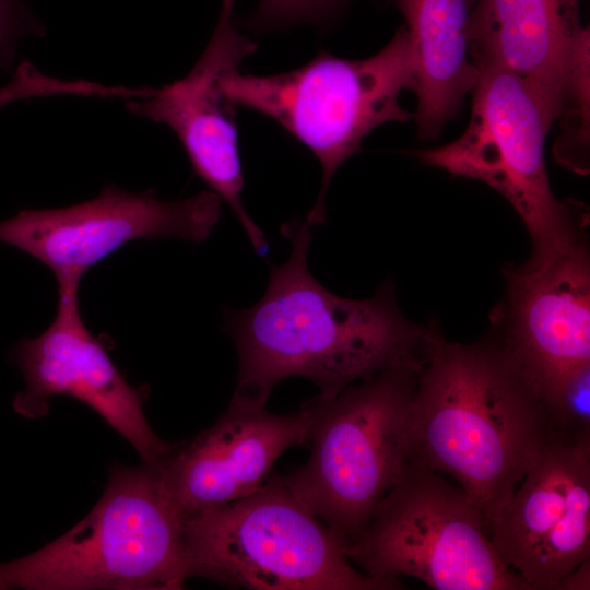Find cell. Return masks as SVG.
<instances>
[{
    "label": "cell",
    "mask_w": 590,
    "mask_h": 590,
    "mask_svg": "<svg viewBox=\"0 0 590 590\" xmlns=\"http://www.w3.org/2000/svg\"><path fill=\"white\" fill-rule=\"evenodd\" d=\"M44 33L43 24L23 0H0V71L12 67L21 39Z\"/></svg>",
    "instance_id": "ffe728a7"
},
{
    "label": "cell",
    "mask_w": 590,
    "mask_h": 590,
    "mask_svg": "<svg viewBox=\"0 0 590 590\" xmlns=\"http://www.w3.org/2000/svg\"><path fill=\"white\" fill-rule=\"evenodd\" d=\"M420 374L404 367L320 394L307 462L281 476L342 545L367 526L386 493L421 459L413 424Z\"/></svg>",
    "instance_id": "5b68a950"
},
{
    "label": "cell",
    "mask_w": 590,
    "mask_h": 590,
    "mask_svg": "<svg viewBox=\"0 0 590 590\" xmlns=\"http://www.w3.org/2000/svg\"><path fill=\"white\" fill-rule=\"evenodd\" d=\"M351 0H260L239 24L253 32L291 28L298 23L329 27Z\"/></svg>",
    "instance_id": "ac0fdd59"
},
{
    "label": "cell",
    "mask_w": 590,
    "mask_h": 590,
    "mask_svg": "<svg viewBox=\"0 0 590 590\" xmlns=\"http://www.w3.org/2000/svg\"><path fill=\"white\" fill-rule=\"evenodd\" d=\"M237 0H222L216 27L203 54L182 79L128 102L133 115L169 127L180 141L196 175L231 208L255 251L266 256L263 232L241 200L245 186L238 150L234 105L225 95L223 79L239 71L257 44L234 25Z\"/></svg>",
    "instance_id": "8fae6325"
},
{
    "label": "cell",
    "mask_w": 590,
    "mask_h": 590,
    "mask_svg": "<svg viewBox=\"0 0 590 590\" xmlns=\"http://www.w3.org/2000/svg\"><path fill=\"white\" fill-rule=\"evenodd\" d=\"M413 424L422 460L476 502L488 531L555 436L539 391L493 332L442 340L418 376Z\"/></svg>",
    "instance_id": "7a4b0ae2"
},
{
    "label": "cell",
    "mask_w": 590,
    "mask_h": 590,
    "mask_svg": "<svg viewBox=\"0 0 590 590\" xmlns=\"http://www.w3.org/2000/svg\"><path fill=\"white\" fill-rule=\"evenodd\" d=\"M188 578L184 517L155 462L111 464L101 499L79 523L0 563V590H175Z\"/></svg>",
    "instance_id": "3957f363"
},
{
    "label": "cell",
    "mask_w": 590,
    "mask_h": 590,
    "mask_svg": "<svg viewBox=\"0 0 590 590\" xmlns=\"http://www.w3.org/2000/svg\"><path fill=\"white\" fill-rule=\"evenodd\" d=\"M188 576L252 590H397L357 569L335 534L281 476L221 508L184 518Z\"/></svg>",
    "instance_id": "8992f818"
},
{
    "label": "cell",
    "mask_w": 590,
    "mask_h": 590,
    "mask_svg": "<svg viewBox=\"0 0 590 590\" xmlns=\"http://www.w3.org/2000/svg\"><path fill=\"white\" fill-rule=\"evenodd\" d=\"M581 0H474L469 21L473 63H491L527 82L555 122L575 49L589 27Z\"/></svg>",
    "instance_id": "9a60e30c"
},
{
    "label": "cell",
    "mask_w": 590,
    "mask_h": 590,
    "mask_svg": "<svg viewBox=\"0 0 590 590\" xmlns=\"http://www.w3.org/2000/svg\"><path fill=\"white\" fill-rule=\"evenodd\" d=\"M590 32L579 40L569 63L558 114L559 133L555 161L576 174L589 173L590 164Z\"/></svg>",
    "instance_id": "e0dca14e"
},
{
    "label": "cell",
    "mask_w": 590,
    "mask_h": 590,
    "mask_svg": "<svg viewBox=\"0 0 590 590\" xmlns=\"http://www.w3.org/2000/svg\"><path fill=\"white\" fill-rule=\"evenodd\" d=\"M470 121L453 142L414 153L453 176L480 180L500 192L521 216L532 252H544L581 225L587 206L558 200L551 188L544 141L553 126L532 87L512 72L475 63Z\"/></svg>",
    "instance_id": "ba28073f"
},
{
    "label": "cell",
    "mask_w": 590,
    "mask_h": 590,
    "mask_svg": "<svg viewBox=\"0 0 590 590\" xmlns=\"http://www.w3.org/2000/svg\"><path fill=\"white\" fill-rule=\"evenodd\" d=\"M318 396L290 414L235 399L208 429L173 444L157 461L163 483L184 518L226 506L258 491L275 460L307 444Z\"/></svg>",
    "instance_id": "5bb4252c"
},
{
    "label": "cell",
    "mask_w": 590,
    "mask_h": 590,
    "mask_svg": "<svg viewBox=\"0 0 590 590\" xmlns=\"http://www.w3.org/2000/svg\"><path fill=\"white\" fill-rule=\"evenodd\" d=\"M79 290L58 291L55 317L38 337L20 341L11 358L25 388L13 399L15 413L44 417L52 397L79 400L127 439L142 462H154L172 449L150 426L143 411V389L132 387L101 341L86 327L79 307Z\"/></svg>",
    "instance_id": "7c38bea8"
},
{
    "label": "cell",
    "mask_w": 590,
    "mask_h": 590,
    "mask_svg": "<svg viewBox=\"0 0 590 590\" xmlns=\"http://www.w3.org/2000/svg\"><path fill=\"white\" fill-rule=\"evenodd\" d=\"M343 550L376 578L409 576L436 590H530L502 559L476 502L422 458Z\"/></svg>",
    "instance_id": "52a82bcc"
},
{
    "label": "cell",
    "mask_w": 590,
    "mask_h": 590,
    "mask_svg": "<svg viewBox=\"0 0 590 590\" xmlns=\"http://www.w3.org/2000/svg\"><path fill=\"white\" fill-rule=\"evenodd\" d=\"M586 226L555 247L504 269L506 294L492 332L545 406L564 381L590 365V259Z\"/></svg>",
    "instance_id": "30bf717a"
},
{
    "label": "cell",
    "mask_w": 590,
    "mask_h": 590,
    "mask_svg": "<svg viewBox=\"0 0 590 590\" xmlns=\"http://www.w3.org/2000/svg\"><path fill=\"white\" fill-rule=\"evenodd\" d=\"M310 227L297 219L284 223L292 251L282 264H269L261 299L244 310L224 309L223 328L239 362L232 399L266 405L276 384L300 376L330 400L389 368L422 374L444 340L403 317L390 282L366 299L328 291L308 269Z\"/></svg>",
    "instance_id": "6da1fadb"
},
{
    "label": "cell",
    "mask_w": 590,
    "mask_h": 590,
    "mask_svg": "<svg viewBox=\"0 0 590 590\" xmlns=\"http://www.w3.org/2000/svg\"><path fill=\"white\" fill-rule=\"evenodd\" d=\"M416 56L405 25L365 59H345L327 50L294 70L270 74H227L222 87L234 106L256 111L282 127L319 161L322 181L307 214L312 226L324 222V199L339 167L356 154L364 138L387 122H406L412 114L399 104L414 92Z\"/></svg>",
    "instance_id": "277c9868"
},
{
    "label": "cell",
    "mask_w": 590,
    "mask_h": 590,
    "mask_svg": "<svg viewBox=\"0 0 590 590\" xmlns=\"http://www.w3.org/2000/svg\"><path fill=\"white\" fill-rule=\"evenodd\" d=\"M220 215L221 199L212 191L164 201L109 185L74 205L23 210L0 221V241L44 263L58 291L79 290L87 270L128 243L158 237L202 243Z\"/></svg>",
    "instance_id": "9c48e42d"
},
{
    "label": "cell",
    "mask_w": 590,
    "mask_h": 590,
    "mask_svg": "<svg viewBox=\"0 0 590 590\" xmlns=\"http://www.w3.org/2000/svg\"><path fill=\"white\" fill-rule=\"evenodd\" d=\"M489 535L530 590H562L567 576L590 559V439L554 436Z\"/></svg>",
    "instance_id": "4fadbf2b"
},
{
    "label": "cell",
    "mask_w": 590,
    "mask_h": 590,
    "mask_svg": "<svg viewBox=\"0 0 590 590\" xmlns=\"http://www.w3.org/2000/svg\"><path fill=\"white\" fill-rule=\"evenodd\" d=\"M474 0H394L416 56L417 107L412 115L421 139H435L460 113L477 70L471 56L469 21Z\"/></svg>",
    "instance_id": "2e32d148"
},
{
    "label": "cell",
    "mask_w": 590,
    "mask_h": 590,
    "mask_svg": "<svg viewBox=\"0 0 590 590\" xmlns=\"http://www.w3.org/2000/svg\"><path fill=\"white\" fill-rule=\"evenodd\" d=\"M555 436L590 439V365L571 374L546 405Z\"/></svg>",
    "instance_id": "d6986e66"
}]
</instances>
